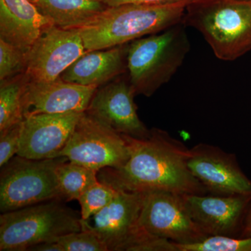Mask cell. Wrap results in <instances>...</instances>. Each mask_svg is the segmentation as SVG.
I'll return each instance as SVG.
<instances>
[{
	"instance_id": "10",
	"label": "cell",
	"mask_w": 251,
	"mask_h": 251,
	"mask_svg": "<svg viewBox=\"0 0 251 251\" xmlns=\"http://www.w3.org/2000/svg\"><path fill=\"white\" fill-rule=\"evenodd\" d=\"M86 50L77 29L46 28L27 52L28 80L50 82L58 79Z\"/></svg>"
},
{
	"instance_id": "24",
	"label": "cell",
	"mask_w": 251,
	"mask_h": 251,
	"mask_svg": "<svg viewBox=\"0 0 251 251\" xmlns=\"http://www.w3.org/2000/svg\"><path fill=\"white\" fill-rule=\"evenodd\" d=\"M64 251H108L95 234L87 230L72 232L57 240Z\"/></svg>"
},
{
	"instance_id": "23",
	"label": "cell",
	"mask_w": 251,
	"mask_h": 251,
	"mask_svg": "<svg viewBox=\"0 0 251 251\" xmlns=\"http://www.w3.org/2000/svg\"><path fill=\"white\" fill-rule=\"evenodd\" d=\"M27 52L0 39V81L25 73Z\"/></svg>"
},
{
	"instance_id": "11",
	"label": "cell",
	"mask_w": 251,
	"mask_h": 251,
	"mask_svg": "<svg viewBox=\"0 0 251 251\" xmlns=\"http://www.w3.org/2000/svg\"><path fill=\"white\" fill-rule=\"evenodd\" d=\"M188 164L208 194H251V180L241 169L234 153L226 152L214 145L200 143L190 149Z\"/></svg>"
},
{
	"instance_id": "15",
	"label": "cell",
	"mask_w": 251,
	"mask_h": 251,
	"mask_svg": "<svg viewBox=\"0 0 251 251\" xmlns=\"http://www.w3.org/2000/svg\"><path fill=\"white\" fill-rule=\"evenodd\" d=\"M99 87L66 82L28 80L23 96L24 118L37 114L84 112Z\"/></svg>"
},
{
	"instance_id": "27",
	"label": "cell",
	"mask_w": 251,
	"mask_h": 251,
	"mask_svg": "<svg viewBox=\"0 0 251 251\" xmlns=\"http://www.w3.org/2000/svg\"><path fill=\"white\" fill-rule=\"evenodd\" d=\"M27 251H64V249L58 242H46L32 246Z\"/></svg>"
},
{
	"instance_id": "25",
	"label": "cell",
	"mask_w": 251,
	"mask_h": 251,
	"mask_svg": "<svg viewBox=\"0 0 251 251\" xmlns=\"http://www.w3.org/2000/svg\"><path fill=\"white\" fill-rule=\"evenodd\" d=\"M23 121L0 132V167L18 154L21 145Z\"/></svg>"
},
{
	"instance_id": "12",
	"label": "cell",
	"mask_w": 251,
	"mask_h": 251,
	"mask_svg": "<svg viewBox=\"0 0 251 251\" xmlns=\"http://www.w3.org/2000/svg\"><path fill=\"white\" fill-rule=\"evenodd\" d=\"M135 96L128 75L119 77L97 89L86 112L120 134L147 138L150 129L138 116Z\"/></svg>"
},
{
	"instance_id": "19",
	"label": "cell",
	"mask_w": 251,
	"mask_h": 251,
	"mask_svg": "<svg viewBox=\"0 0 251 251\" xmlns=\"http://www.w3.org/2000/svg\"><path fill=\"white\" fill-rule=\"evenodd\" d=\"M27 77L25 74L4 81L0 85V132L24 120L23 96Z\"/></svg>"
},
{
	"instance_id": "16",
	"label": "cell",
	"mask_w": 251,
	"mask_h": 251,
	"mask_svg": "<svg viewBox=\"0 0 251 251\" xmlns=\"http://www.w3.org/2000/svg\"><path fill=\"white\" fill-rule=\"evenodd\" d=\"M129 44L86 51L59 77L66 82L85 86L100 87L106 85L128 72L127 54Z\"/></svg>"
},
{
	"instance_id": "28",
	"label": "cell",
	"mask_w": 251,
	"mask_h": 251,
	"mask_svg": "<svg viewBox=\"0 0 251 251\" xmlns=\"http://www.w3.org/2000/svg\"><path fill=\"white\" fill-rule=\"evenodd\" d=\"M251 237V202L246 213L240 237Z\"/></svg>"
},
{
	"instance_id": "3",
	"label": "cell",
	"mask_w": 251,
	"mask_h": 251,
	"mask_svg": "<svg viewBox=\"0 0 251 251\" xmlns=\"http://www.w3.org/2000/svg\"><path fill=\"white\" fill-rule=\"evenodd\" d=\"M183 23L199 31L221 60L251 50V0H191Z\"/></svg>"
},
{
	"instance_id": "4",
	"label": "cell",
	"mask_w": 251,
	"mask_h": 251,
	"mask_svg": "<svg viewBox=\"0 0 251 251\" xmlns=\"http://www.w3.org/2000/svg\"><path fill=\"white\" fill-rule=\"evenodd\" d=\"M184 23L129 44L127 69L136 95L150 97L171 80L189 52Z\"/></svg>"
},
{
	"instance_id": "8",
	"label": "cell",
	"mask_w": 251,
	"mask_h": 251,
	"mask_svg": "<svg viewBox=\"0 0 251 251\" xmlns=\"http://www.w3.org/2000/svg\"><path fill=\"white\" fill-rule=\"evenodd\" d=\"M99 172L118 168L129 158L123 135L85 112L58 157Z\"/></svg>"
},
{
	"instance_id": "18",
	"label": "cell",
	"mask_w": 251,
	"mask_h": 251,
	"mask_svg": "<svg viewBox=\"0 0 251 251\" xmlns=\"http://www.w3.org/2000/svg\"><path fill=\"white\" fill-rule=\"evenodd\" d=\"M36 7L56 27L78 29L108 7L101 0H36Z\"/></svg>"
},
{
	"instance_id": "9",
	"label": "cell",
	"mask_w": 251,
	"mask_h": 251,
	"mask_svg": "<svg viewBox=\"0 0 251 251\" xmlns=\"http://www.w3.org/2000/svg\"><path fill=\"white\" fill-rule=\"evenodd\" d=\"M185 195L168 191L143 193L142 227L153 236L176 244H192L208 237L191 217Z\"/></svg>"
},
{
	"instance_id": "20",
	"label": "cell",
	"mask_w": 251,
	"mask_h": 251,
	"mask_svg": "<svg viewBox=\"0 0 251 251\" xmlns=\"http://www.w3.org/2000/svg\"><path fill=\"white\" fill-rule=\"evenodd\" d=\"M98 172L69 160L57 168V176L63 201L78 200L81 195L99 181Z\"/></svg>"
},
{
	"instance_id": "7",
	"label": "cell",
	"mask_w": 251,
	"mask_h": 251,
	"mask_svg": "<svg viewBox=\"0 0 251 251\" xmlns=\"http://www.w3.org/2000/svg\"><path fill=\"white\" fill-rule=\"evenodd\" d=\"M66 157L29 159L16 155L0 174V211L21 209L52 200H62L57 168Z\"/></svg>"
},
{
	"instance_id": "29",
	"label": "cell",
	"mask_w": 251,
	"mask_h": 251,
	"mask_svg": "<svg viewBox=\"0 0 251 251\" xmlns=\"http://www.w3.org/2000/svg\"><path fill=\"white\" fill-rule=\"evenodd\" d=\"M31 1H32L33 3L35 2L36 0H31Z\"/></svg>"
},
{
	"instance_id": "21",
	"label": "cell",
	"mask_w": 251,
	"mask_h": 251,
	"mask_svg": "<svg viewBox=\"0 0 251 251\" xmlns=\"http://www.w3.org/2000/svg\"><path fill=\"white\" fill-rule=\"evenodd\" d=\"M176 251H251V237L208 236L192 244H176Z\"/></svg>"
},
{
	"instance_id": "26",
	"label": "cell",
	"mask_w": 251,
	"mask_h": 251,
	"mask_svg": "<svg viewBox=\"0 0 251 251\" xmlns=\"http://www.w3.org/2000/svg\"><path fill=\"white\" fill-rule=\"evenodd\" d=\"M101 1L108 6H117L124 4H166L185 1V0H101Z\"/></svg>"
},
{
	"instance_id": "13",
	"label": "cell",
	"mask_w": 251,
	"mask_h": 251,
	"mask_svg": "<svg viewBox=\"0 0 251 251\" xmlns=\"http://www.w3.org/2000/svg\"><path fill=\"white\" fill-rule=\"evenodd\" d=\"M194 222L206 236L240 237L251 195H185Z\"/></svg>"
},
{
	"instance_id": "14",
	"label": "cell",
	"mask_w": 251,
	"mask_h": 251,
	"mask_svg": "<svg viewBox=\"0 0 251 251\" xmlns=\"http://www.w3.org/2000/svg\"><path fill=\"white\" fill-rule=\"evenodd\" d=\"M84 112L37 114L25 117L17 155L29 159L57 158Z\"/></svg>"
},
{
	"instance_id": "17",
	"label": "cell",
	"mask_w": 251,
	"mask_h": 251,
	"mask_svg": "<svg viewBox=\"0 0 251 251\" xmlns=\"http://www.w3.org/2000/svg\"><path fill=\"white\" fill-rule=\"evenodd\" d=\"M52 25L31 0H0V39L28 52Z\"/></svg>"
},
{
	"instance_id": "1",
	"label": "cell",
	"mask_w": 251,
	"mask_h": 251,
	"mask_svg": "<svg viewBox=\"0 0 251 251\" xmlns=\"http://www.w3.org/2000/svg\"><path fill=\"white\" fill-rule=\"evenodd\" d=\"M123 136L128 144L129 158L120 168L99 171V181L115 189L132 192L208 194L190 171V149L166 130L151 128L145 138Z\"/></svg>"
},
{
	"instance_id": "6",
	"label": "cell",
	"mask_w": 251,
	"mask_h": 251,
	"mask_svg": "<svg viewBox=\"0 0 251 251\" xmlns=\"http://www.w3.org/2000/svg\"><path fill=\"white\" fill-rule=\"evenodd\" d=\"M143 193L117 190L111 202L88 219L82 230L95 234L108 251H173L168 239L149 233L140 224Z\"/></svg>"
},
{
	"instance_id": "2",
	"label": "cell",
	"mask_w": 251,
	"mask_h": 251,
	"mask_svg": "<svg viewBox=\"0 0 251 251\" xmlns=\"http://www.w3.org/2000/svg\"><path fill=\"white\" fill-rule=\"evenodd\" d=\"M190 1L108 6L93 21L75 29L82 37L86 51L110 49L183 22Z\"/></svg>"
},
{
	"instance_id": "5",
	"label": "cell",
	"mask_w": 251,
	"mask_h": 251,
	"mask_svg": "<svg viewBox=\"0 0 251 251\" xmlns=\"http://www.w3.org/2000/svg\"><path fill=\"white\" fill-rule=\"evenodd\" d=\"M60 199L46 201L0 216V251H27L32 246L57 242L82 230L81 215Z\"/></svg>"
},
{
	"instance_id": "22",
	"label": "cell",
	"mask_w": 251,
	"mask_h": 251,
	"mask_svg": "<svg viewBox=\"0 0 251 251\" xmlns=\"http://www.w3.org/2000/svg\"><path fill=\"white\" fill-rule=\"evenodd\" d=\"M117 190L110 185L98 181L82 193L78 198L81 208V219H90L111 202Z\"/></svg>"
}]
</instances>
